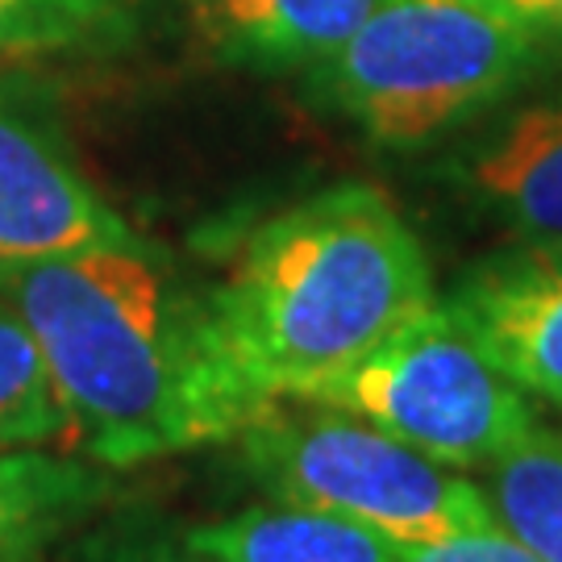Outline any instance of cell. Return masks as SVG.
<instances>
[{"label": "cell", "instance_id": "1", "mask_svg": "<svg viewBox=\"0 0 562 562\" xmlns=\"http://www.w3.org/2000/svg\"><path fill=\"white\" fill-rule=\"evenodd\" d=\"M59 392L71 446L109 471L234 442L267 401L225 355L209 296L150 241L0 267Z\"/></svg>", "mask_w": 562, "mask_h": 562}, {"label": "cell", "instance_id": "2", "mask_svg": "<svg viewBox=\"0 0 562 562\" xmlns=\"http://www.w3.org/2000/svg\"><path fill=\"white\" fill-rule=\"evenodd\" d=\"M204 296L229 362L271 404L359 362L438 288L401 209L371 183H334L255 225Z\"/></svg>", "mask_w": 562, "mask_h": 562}, {"label": "cell", "instance_id": "3", "mask_svg": "<svg viewBox=\"0 0 562 562\" xmlns=\"http://www.w3.org/2000/svg\"><path fill=\"white\" fill-rule=\"evenodd\" d=\"M229 446L267 501L341 517L401 550L496 525L480 480L329 404L271 401Z\"/></svg>", "mask_w": 562, "mask_h": 562}, {"label": "cell", "instance_id": "4", "mask_svg": "<svg viewBox=\"0 0 562 562\" xmlns=\"http://www.w3.org/2000/svg\"><path fill=\"white\" fill-rule=\"evenodd\" d=\"M533 55L529 30L471 0H387L313 76L367 142L413 150L483 113Z\"/></svg>", "mask_w": 562, "mask_h": 562}, {"label": "cell", "instance_id": "5", "mask_svg": "<svg viewBox=\"0 0 562 562\" xmlns=\"http://www.w3.org/2000/svg\"><path fill=\"white\" fill-rule=\"evenodd\" d=\"M292 401L355 413L462 475L487 471L542 422L538 401L483 355L442 296Z\"/></svg>", "mask_w": 562, "mask_h": 562}, {"label": "cell", "instance_id": "6", "mask_svg": "<svg viewBox=\"0 0 562 562\" xmlns=\"http://www.w3.org/2000/svg\"><path fill=\"white\" fill-rule=\"evenodd\" d=\"M142 241L88 180L50 101L0 80V267Z\"/></svg>", "mask_w": 562, "mask_h": 562}, {"label": "cell", "instance_id": "7", "mask_svg": "<svg viewBox=\"0 0 562 562\" xmlns=\"http://www.w3.org/2000/svg\"><path fill=\"white\" fill-rule=\"evenodd\" d=\"M442 304L508 380L562 413V238H517L483 255Z\"/></svg>", "mask_w": 562, "mask_h": 562}, {"label": "cell", "instance_id": "8", "mask_svg": "<svg viewBox=\"0 0 562 562\" xmlns=\"http://www.w3.org/2000/svg\"><path fill=\"white\" fill-rule=\"evenodd\" d=\"M454 196L517 238H562V97L471 130L438 162Z\"/></svg>", "mask_w": 562, "mask_h": 562}, {"label": "cell", "instance_id": "9", "mask_svg": "<svg viewBox=\"0 0 562 562\" xmlns=\"http://www.w3.org/2000/svg\"><path fill=\"white\" fill-rule=\"evenodd\" d=\"M117 471L55 446L0 450V562L46 554L92 521L117 492Z\"/></svg>", "mask_w": 562, "mask_h": 562}, {"label": "cell", "instance_id": "10", "mask_svg": "<svg viewBox=\"0 0 562 562\" xmlns=\"http://www.w3.org/2000/svg\"><path fill=\"white\" fill-rule=\"evenodd\" d=\"M387 0H188L201 42L241 67H317Z\"/></svg>", "mask_w": 562, "mask_h": 562}, {"label": "cell", "instance_id": "11", "mask_svg": "<svg viewBox=\"0 0 562 562\" xmlns=\"http://www.w3.org/2000/svg\"><path fill=\"white\" fill-rule=\"evenodd\" d=\"M183 542L222 562H401L404 554L359 525L283 501L246 504L229 517L192 525Z\"/></svg>", "mask_w": 562, "mask_h": 562}, {"label": "cell", "instance_id": "12", "mask_svg": "<svg viewBox=\"0 0 562 562\" xmlns=\"http://www.w3.org/2000/svg\"><path fill=\"white\" fill-rule=\"evenodd\" d=\"M480 487L501 529L542 562H562V425H533L480 471Z\"/></svg>", "mask_w": 562, "mask_h": 562}, {"label": "cell", "instance_id": "13", "mask_svg": "<svg viewBox=\"0 0 562 562\" xmlns=\"http://www.w3.org/2000/svg\"><path fill=\"white\" fill-rule=\"evenodd\" d=\"M71 446V422L63 408L38 338L21 313L0 296V450Z\"/></svg>", "mask_w": 562, "mask_h": 562}, {"label": "cell", "instance_id": "14", "mask_svg": "<svg viewBox=\"0 0 562 562\" xmlns=\"http://www.w3.org/2000/svg\"><path fill=\"white\" fill-rule=\"evenodd\" d=\"M125 34L121 0H0V63L117 46Z\"/></svg>", "mask_w": 562, "mask_h": 562}, {"label": "cell", "instance_id": "15", "mask_svg": "<svg viewBox=\"0 0 562 562\" xmlns=\"http://www.w3.org/2000/svg\"><path fill=\"white\" fill-rule=\"evenodd\" d=\"M401 562H542L529 546H521L501 525H483V529H467L446 542L417 546L404 550Z\"/></svg>", "mask_w": 562, "mask_h": 562}, {"label": "cell", "instance_id": "16", "mask_svg": "<svg viewBox=\"0 0 562 562\" xmlns=\"http://www.w3.org/2000/svg\"><path fill=\"white\" fill-rule=\"evenodd\" d=\"M496 18L529 30L533 38H562V0H471Z\"/></svg>", "mask_w": 562, "mask_h": 562}, {"label": "cell", "instance_id": "17", "mask_svg": "<svg viewBox=\"0 0 562 562\" xmlns=\"http://www.w3.org/2000/svg\"><path fill=\"white\" fill-rule=\"evenodd\" d=\"M97 562H222L213 554H204L196 546L180 542H162V538H138V542H121L109 546Z\"/></svg>", "mask_w": 562, "mask_h": 562}]
</instances>
